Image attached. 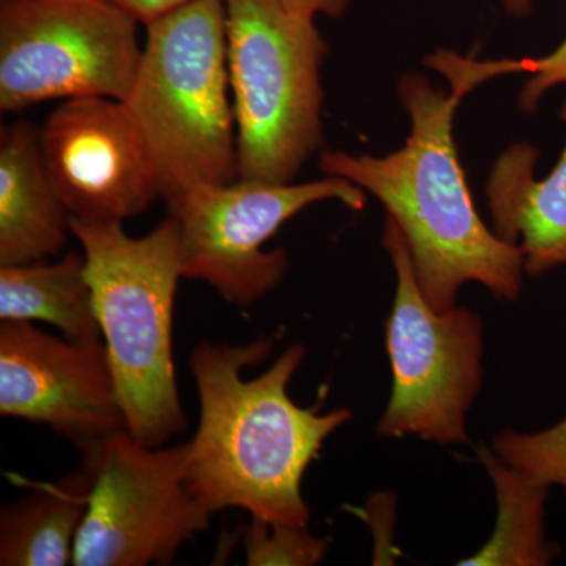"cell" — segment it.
I'll return each instance as SVG.
<instances>
[{"mask_svg": "<svg viewBox=\"0 0 566 566\" xmlns=\"http://www.w3.org/2000/svg\"><path fill=\"white\" fill-rule=\"evenodd\" d=\"M273 342L197 345L189 368L200 422L189 441L186 485L211 513L244 510L252 517L307 527L311 509L301 483L324 441L352 419L349 409L318 415L289 395L305 348L292 345L270 370L243 379Z\"/></svg>", "mask_w": 566, "mask_h": 566, "instance_id": "cell-1", "label": "cell"}, {"mask_svg": "<svg viewBox=\"0 0 566 566\" xmlns=\"http://www.w3.org/2000/svg\"><path fill=\"white\" fill-rule=\"evenodd\" d=\"M398 95L411 120L403 148L387 156L324 151L319 170L371 192L403 233L424 300L438 311L455 307L458 290L479 282L495 297L516 300L523 282L520 245L483 223L453 140L461 99L420 74H406Z\"/></svg>", "mask_w": 566, "mask_h": 566, "instance_id": "cell-2", "label": "cell"}, {"mask_svg": "<svg viewBox=\"0 0 566 566\" xmlns=\"http://www.w3.org/2000/svg\"><path fill=\"white\" fill-rule=\"evenodd\" d=\"M70 229L87 262L126 430L145 446H166L188 427L174 363L178 223L169 216L147 237L132 238L123 222L71 216Z\"/></svg>", "mask_w": 566, "mask_h": 566, "instance_id": "cell-3", "label": "cell"}, {"mask_svg": "<svg viewBox=\"0 0 566 566\" xmlns=\"http://www.w3.org/2000/svg\"><path fill=\"white\" fill-rule=\"evenodd\" d=\"M126 107L150 150L164 200L240 178L226 0H192L145 25Z\"/></svg>", "mask_w": 566, "mask_h": 566, "instance_id": "cell-4", "label": "cell"}, {"mask_svg": "<svg viewBox=\"0 0 566 566\" xmlns=\"http://www.w3.org/2000/svg\"><path fill=\"white\" fill-rule=\"evenodd\" d=\"M226 9L240 178L292 182L323 144L326 41L314 18L279 0H226Z\"/></svg>", "mask_w": 566, "mask_h": 566, "instance_id": "cell-5", "label": "cell"}, {"mask_svg": "<svg viewBox=\"0 0 566 566\" xmlns=\"http://www.w3.org/2000/svg\"><path fill=\"white\" fill-rule=\"evenodd\" d=\"M137 25L107 0H2L0 109L88 96L125 102L142 55Z\"/></svg>", "mask_w": 566, "mask_h": 566, "instance_id": "cell-6", "label": "cell"}, {"mask_svg": "<svg viewBox=\"0 0 566 566\" xmlns=\"http://www.w3.org/2000/svg\"><path fill=\"white\" fill-rule=\"evenodd\" d=\"M382 243L397 273V293L387 322L392 397L378 433L419 436L441 446L465 442V415L482 385V322L469 308L431 307L403 233L390 218Z\"/></svg>", "mask_w": 566, "mask_h": 566, "instance_id": "cell-7", "label": "cell"}, {"mask_svg": "<svg viewBox=\"0 0 566 566\" xmlns=\"http://www.w3.org/2000/svg\"><path fill=\"white\" fill-rule=\"evenodd\" d=\"M82 452L92 493L73 565H170L210 527L211 513L186 485L189 442L148 447L118 430Z\"/></svg>", "mask_w": 566, "mask_h": 566, "instance_id": "cell-8", "label": "cell"}, {"mask_svg": "<svg viewBox=\"0 0 566 566\" xmlns=\"http://www.w3.org/2000/svg\"><path fill=\"white\" fill-rule=\"evenodd\" d=\"M338 200L363 210L364 189L344 178L311 182L196 185L167 200L180 230L182 277L208 283L227 303L249 307L282 282L285 251H263L279 229L311 205Z\"/></svg>", "mask_w": 566, "mask_h": 566, "instance_id": "cell-9", "label": "cell"}, {"mask_svg": "<svg viewBox=\"0 0 566 566\" xmlns=\"http://www.w3.org/2000/svg\"><path fill=\"white\" fill-rule=\"evenodd\" d=\"M40 150L73 218L123 222L161 197L150 150L118 99H66L41 126Z\"/></svg>", "mask_w": 566, "mask_h": 566, "instance_id": "cell-10", "label": "cell"}, {"mask_svg": "<svg viewBox=\"0 0 566 566\" xmlns=\"http://www.w3.org/2000/svg\"><path fill=\"white\" fill-rule=\"evenodd\" d=\"M0 415L46 424L82 450L126 430L104 342L77 344L0 322Z\"/></svg>", "mask_w": 566, "mask_h": 566, "instance_id": "cell-11", "label": "cell"}, {"mask_svg": "<svg viewBox=\"0 0 566 566\" xmlns=\"http://www.w3.org/2000/svg\"><path fill=\"white\" fill-rule=\"evenodd\" d=\"M566 128V102L560 111ZM538 151L517 142L494 163L486 199L494 233L505 243H520L524 271L539 275L566 264V140L553 172L534 177Z\"/></svg>", "mask_w": 566, "mask_h": 566, "instance_id": "cell-12", "label": "cell"}, {"mask_svg": "<svg viewBox=\"0 0 566 566\" xmlns=\"http://www.w3.org/2000/svg\"><path fill=\"white\" fill-rule=\"evenodd\" d=\"M71 214L44 169L40 129L14 122L0 132V266L46 262L69 244Z\"/></svg>", "mask_w": 566, "mask_h": 566, "instance_id": "cell-13", "label": "cell"}, {"mask_svg": "<svg viewBox=\"0 0 566 566\" xmlns=\"http://www.w3.org/2000/svg\"><path fill=\"white\" fill-rule=\"evenodd\" d=\"M92 493V474L77 471L0 510V565H73L74 546Z\"/></svg>", "mask_w": 566, "mask_h": 566, "instance_id": "cell-14", "label": "cell"}, {"mask_svg": "<svg viewBox=\"0 0 566 566\" xmlns=\"http://www.w3.org/2000/svg\"><path fill=\"white\" fill-rule=\"evenodd\" d=\"M41 322L77 344L103 342L84 252L55 263L0 266V322Z\"/></svg>", "mask_w": 566, "mask_h": 566, "instance_id": "cell-15", "label": "cell"}, {"mask_svg": "<svg viewBox=\"0 0 566 566\" xmlns=\"http://www.w3.org/2000/svg\"><path fill=\"white\" fill-rule=\"evenodd\" d=\"M480 457L497 491V526L490 543L460 565L549 564L554 554L543 534L547 486L510 468L493 450L483 449Z\"/></svg>", "mask_w": 566, "mask_h": 566, "instance_id": "cell-16", "label": "cell"}, {"mask_svg": "<svg viewBox=\"0 0 566 566\" xmlns=\"http://www.w3.org/2000/svg\"><path fill=\"white\" fill-rule=\"evenodd\" d=\"M424 63L447 77L452 95L460 99L495 76L510 73L528 74V81L521 92L520 104L524 111H535L547 91L558 84H566V39L556 51L545 57L480 62L461 57L452 51H439Z\"/></svg>", "mask_w": 566, "mask_h": 566, "instance_id": "cell-17", "label": "cell"}, {"mask_svg": "<svg viewBox=\"0 0 566 566\" xmlns=\"http://www.w3.org/2000/svg\"><path fill=\"white\" fill-rule=\"evenodd\" d=\"M493 452L499 460L547 488L566 490V417L562 422L534 434H495Z\"/></svg>", "mask_w": 566, "mask_h": 566, "instance_id": "cell-18", "label": "cell"}, {"mask_svg": "<svg viewBox=\"0 0 566 566\" xmlns=\"http://www.w3.org/2000/svg\"><path fill=\"white\" fill-rule=\"evenodd\" d=\"M307 527L252 517L243 531L245 564L249 566L319 564L327 553L326 539L316 538Z\"/></svg>", "mask_w": 566, "mask_h": 566, "instance_id": "cell-19", "label": "cell"}, {"mask_svg": "<svg viewBox=\"0 0 566 566\" xmlns=\"http://www.w3.org/2000/svg\"><path fill=\"white\" fill-rule=\"evenodd\" d=\"M118 9L132 14L139 24L148 25L150 22L172 13V11L188 6L192 0H107Z\"/></svg>", "mask_w": 566, "mask_h": 566, "instance_id": "cell-20", "label": "cell"}, {"mask_svg": "<svg viewBox=\"0 0 566 566\" xmlns=\"http://www.w3.org/2000/svg\"><path fill=\"white\" fill-rule=\"evenodd\" d=\"M286 9L303 17L314 18L318 14L326 17H340L348 7L349 0H279Z\"/></svg>", "mask_w": 566, "mask_h": 566, "instance_id": "cell-21", "label": "cell"}, {"mask_svg": "<svg viewBox=\"0 0 566 566\" xmlns=\"http://www.w3.org/2000/svg\"><path fill=\"white\" fill-rule=\"evenodd\" d=\"M502 2H504L506 11L515 17H526L531 11L532 0H502Z\"/></svg>", "mask_w": 566, "mask_h": 566, "instance_id": "cell-22", "label": "cell"}]
</instances>
